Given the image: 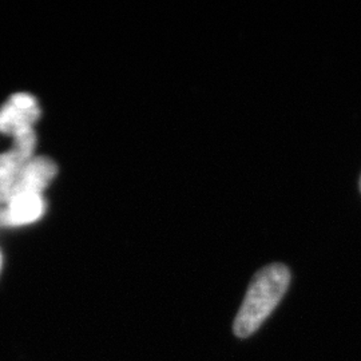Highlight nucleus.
Segmentation results:
<instances>
[{"label":"nucleus","mask_w":361,"mask_h":361,"mask_svg":"<svg viewBox=\"0 0 361 361\" xmlns=\"http://www.w3.org/2000/svg\"><path fill=\"white\" fill-rule=\"evenodd\" d=\"M290 283V271L283 264H271L255 276L234 320V335H253L279 305Z\"/></svg>","instance_id":"1"},{"label":"nucleus","mask_w":361,"mask_h":361,"mask_svg":"<svg viewBox=\"0 0 361 361\" xmlns=\"http://www.w3.org/2000/svg\"><path fill=\"white\" fill-rule=\"evenodd\" d=\"M35 133L27 131L13 138V150L0 154V202L7 204L13 192V185L19 178L27 162L34 158Z\"/></svg>","instance_id":"2"},{"label":"nucleus","mask_w":361,"mask_h":361,"mask_svg":"<svg viewBox=\"0 0 361 361\" xmlns=\"http://www.w3.org/2000/svg\"><path fill=\"white\" fill-rule=\"evenodd\" d=\"M40 110L37 99L28 94H15L0 109V133L13 138L32 130Z\"/></svg>","instance_id":"3"},{"label":"nucleus","mask_w":361,"mask_h":361,"mask_svg":"<svg viewBox=\"0 0 361 361\" xmlns=\"http://www.w3.org/2000/svg\"><path fill=\"white\" fill-rule=\"evenodd\" d=\"M56 165L44 157H34L26 164L13 185L10 200L20 194H40L56 174ZM8 200V201H10ZM7 205V204H6Z\"/></svg>","instance_id":"4"},{"label":"nucleus","mask_w":361,"mask_h":361,"mask_svg":"<svg viewBox=\"0 0 361 361\" xmlns=\"http://www.w3.org/2000/svg\"><path fill=\"white\" fill-rule=\"evenodd\" d=\"M44 204L40 194H20L11 198L0 213L4 225L18 226L34 222L42 217Z\"/></svg>","instance_id":"5"},{"label":"nucleus","mask_w":361,"mask_h":361,"mask_svg":"<svg viewBox=\"0 0 361 361\" xmlns=\"http://www.w3.org/2000/svg\"><path fill=\"white\" fill-rule=\"evenodd\" d=\"M0 269H1V255H0Z\"/></svg>","instance_id":"6"}]
</instances>
